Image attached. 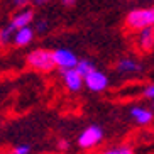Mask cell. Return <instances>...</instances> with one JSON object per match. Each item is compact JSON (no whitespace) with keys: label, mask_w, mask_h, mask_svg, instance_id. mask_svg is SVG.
<instances>
[{"label":"cell","mask_w":154,"mask_h":154,"mask_svg":"<svg viewBox=\"0 0 154 154\" xmlns=\"http://www.w3.org/2000/svg\"><path fill=\"white\" fill-rule=\"evenodd\" d=\"M27 64L36 71L48 73L56 68L54 59H53V51L48 49H34L27 56Z\"/></svg>","instance_id":"1"},{"label":"cell","mask_w":154,"mask_h":154,"mask_svg":"<svg viewBox=\"0 0 154 154\" xmlns=\"http://www.w3.org/2000/svg\"><path fill=\"white\" fill-rule=\"evenodd\" d=\"M152 109H154V98H152Z\"/></svg>","instance_id":"22"},{"label":"cell","mask_w":154,"mask_h":154,"mask_svg":"<svg viewBox=\"0 0 154 154\" xmlns=\"http://www.w3.org/2000/svg\"><path fill=\"white\" fill-rule=\"evenodd\" d=\"M102 154H134V151L129 146H119V147H112V149L103 151Z\"/></svg>","instance_id":"14"},{"label":"cell","mask_w":154,"mask_h":154,"mask_svg":"<svg viewBox=\"0 0 154 154\" xmlns=\"http://www.w3.org/2000/svg\"><path fill=\"white\" fill-rule=\"evenodd\" d=\"M127 27L132 29V31H140L144 27H149V26H154V7H149V9H136L129 12L125 19Z\"/></svg>","instance_id":"2"},{"label":"cell","mask_w":154,"mask_h":154,"mask_svg":"<svg viewBox=\"0 0 154 154\" xmlns=\"http://www.w3.org/2000/svg\"><path fill=\"white\" fill-rule=\"evenodd\" d=\"M117 71L124 73V75L139 73V71H142V64H140L139 61H136V59H132V58H122L117 63Z\"/></svg>","instance_id":"11"},{"label":"cell","mask_w":154,"mask_h":154,"mask_svg":"<svg viewBox=\"0 0 154 154\" xmlns=\"http://www.w3.org/2000/svg\"><path fill=\"white\" fill-rule=\"evenodd\" d=\"M131 117L134 119L136 124H139V125H149L154 119V113H152V110L144 109V107H132Z\"/></svg>","instance_id":"10"},{"label":"cell","mask_w":154,"mask_h":154,"mask_svg":"<svg viewBox=\"0 0 154 154\" xmlns=\"http://www.w3.org/2000/svg\"><path fill=\"white\" fill-rule=\"evenodd\" d=\"M137 46L140 51L149 53L154 49V26L144 27L139 31V39H137Z\"/></svg>","instance_id":"8"},{"label":"cell","mask_w":154,"mask_h":154,"mask_svg":"<svg viewBox=\"0 0 154 154\" xmlns=\"http://www.w3.org/2000/svg\"><path fill=\"white\" fill-rule=\"evenodd\" d=\"M15 29L12 26H5L4 29H0V48H5V46L12 44V37H14Z\"/></svg>","instance_id":"12"},{"label":"cell","mask_w":154,"mask_h":154,"mask_svg":"<svg viewBox=\"0 0 154 154\" xmlns=\"http://www.w3.org/2000/svg\"><path fill=\"white\" fill-rule=\"evenodd\" d=\"M34 20V10L31 7H22V9L15 12V15L10 20V26L14 29L24 27V26H31V22Z\"/></svg>","instance_id":"9"},{"label":"cell","mask_w":154,"mask_h":154,"mask_svg":"<svg viewBox=\"0 0 154 154\" xmlns=\"http://www.w3.org/2000/svg\"><path fill=\"white\" fill-rule=\"evenodd\" d=\"M83 85L88 88V90L95 91V93H100V91L107 90V86H109V78H107V75L102 71H98V69H93V71H90L88 75H85L83 76Z\"/></svg>","instance_id":"3"},{"label":"cell","mask_w":154,"mask_h":154,"mask_svg":"<svg viewBox=\"0 0 154 154\" xmlns=\"http://www.w3.org/2000/svg\"><path fill=\"white\" fill-rule=\"evenodd\" d=\"M32 2H34L36 5H44L46 2H48V0H32Z\"/></svg>","instance_id":"21"},{"label":"cell","mask_w":154,"mask_h":154,"mask_svg":"<svg viewBox=\"0 0 154 154\" xmlns=\"http://www.w3.org/2000/svg\"><path fill=\"white\" fill-rule=\"evenodd\" d=\"M48 27H49V22L48 20H37L36 26H34V32H39V34H42V32L48 31Z\"/></svg>","instance_id":"15"},{"label":"cell","mask_w":154,"mask_h":154,"mask_svg":"<svg viewBox=\"0 0 154 154\" xmlns=\"http://www.w3.org/2000/svg\"><path fill=\"white\" fill-rule=\"evenodd\" d=\"M142 95H144L146 98H151V100L154 98V83H151V85L146 86L144 90H142Z\"/></svg>","instance_id":"17"},{"label":"cell","mask_w":154,"mask_h":154,"mask_svg":"<svg viewBox=\"0 0 154 154\" xmlns=\"http://www.w3.org/2000/svg\"><path fill=\"white\" fill-rule=\"evenodd\" d=\"M63 83L69 91H80L83 88V76L76 71L75 68H66L61 69Z\"/></svg>","instance_id":"6"},{"label":"cell","mask_w":154,"mask_h":154,"mask_svg":"<svg viewBox=\"0 0 154 154\" xmlns=\"http://www.w3.org/2000/svg\"><path fill=\"white\" fill-rule=\"evenodd\" d=\"M27 2H29V0H14V4L17 5V7H24Z\"/></svg>","instance_id":"20"},{"label":"cell","mask_w":154,"mask_h":154,"mask_svg":"<svg viewBox=\"0 0 154 154\" xmlns=\"http://www.w3.org/2000/svg\"><path fill=\"white\" fill-rule=\"evenodd\" d=\"M53 59H54V64L61 69L75 68L78 63V56L66 48H59V49L53 51Z\"/></svg>","instance_id":"5"},{"label":"cell","mask_w":154,"mask_h":154,"mask_svg":"<svg viewBox=\"0 0 154 154\" xmlns=\"http://www.w3.org/2000/svg\"><path fill=\"white\" fill-rule=\"evenodd\" d=\"M31 152V147L27 144H20V146H15L12 154H29Z\"/></svg>","instance_id":"16"},{"label":"cell","mask_w":154,"mask_h":154,"mask_svg":"<svg viewBox=\"0 0 154 154\" xmlns=\"http://www.w3.org/2000/svg\"><path fill=\"white\" fill-rule=\"evenodd\" d=\"M58 147H59V151H64V149H66V147H68V140H59V142H58Z\"/></svg>","instance_id":"18"},{"label":"cell","mask_w":154,"mask_h":154,"mask_svg":"<svg viewBox=\"0 0 154 154\" xmlns=\"http://www.w3.org/2000/svg\"><path fill=\"white\" fill-rule=\"evenodd\" d=\"M75 69H76L82 76H85V75H88L90 71H93L95 69V64L91 63V61H88V59H78L76 66H75Z\"/></svg>","instance_id":"13"},{"label":"cell","mask_w":154,"mask_h":154,"mask_svg":"<svg viewBox=\"0 0 154 154\" xmlns=\"http://www.w3.org/2000/svg\"><path fill=\"white\" fill-rule=\"evenodd\" d=\"M61 4H63L64 7H73V5L76 4V0H61Z\"/></svg>","instance_id":"19"},{"label":"cell","mask_w":154,"mask_h":154,"mask_svg":"<svg viewBox=\"0 0 154 154\" xmlns=\"http://www.w3.org/2000/svg\"><path fill=\"white\" fill-rule=\"evenodd\" d=\"M34 29L31 26H24V27H19L15 29L14 32V37H12V44L17 46V48H24V46H27L32 42L34 39Z\"/></svg>","instance_id":"7"},{"label":"cell","mask_w":154,"mask_h":154,"mask_svg":"<svg viewBox=\"0 0 154 154\" xmlns=\"http://www.w3.org/2000/svg\"><path fill=\"white\" fill-rule=\"evenodd\" d=\"M102 137H103V131H102L98 125H88L85 131L80 134L78 144H80V147H83V149H90V147H95L97 144H100Z\"/></svg>","instance_id":"4"}]
</instances>
